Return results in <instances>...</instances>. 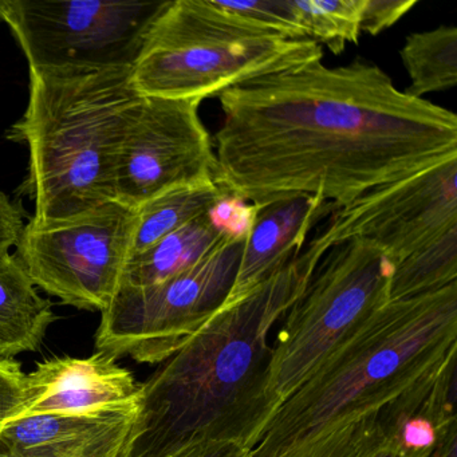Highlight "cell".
<instances>
[{"label": "cell", "mask_w": 457, "mask_h": 457, "mask_svg": "<svg viewBox=\"0 0 457 457\" xmlns=\"http://www.w3.org/2000/svg\"><path fill=\"white\" fill-rule=\"evenodd\" d=\"M312 39H288L224 9L219 0L164 2L132 68L144 97H218L243 82L322 60Z\"/></svg>", "instance_id": "5b68a950"}, {"label": "cell", "mask_w": 457, "mask_h": 457, "mask_svg": "<svg viewBox=\"0 0 457 457\" xmlns=\"http://www.w3.org/2000/svg\"><path fill=\"white\" fill-rule=\"evenodd\" d=\"M130 435L127 438L117 441V443L112 444V445L106 446L103 451L97 452V453L92 454L89 457H125L127 453L128 441H129Z\"/></svg>", "instance_id": "f1b7e54d"}, {"label": "cell", "mask_w": 457, "mask_h": 457, "mask_svg": "<svg viewBox=\"0 0 457 457\" xmlns=\"http://www.w3.org/2000/svg\"><path fill=\"white\" fill-rule=\"evenodd\" d=\"M245 237H227L196 266L164 282L120 286L101 312L97 352L138 363H162L172 357L226 303Z\"/></svg>", "instance_id": "52a82bcc"}, {"label": "cell", "mask_w": 457, "mask_h": 457, "mask_svg": "<svg viewBox=\"0 0 457 457\" xmlns=\"http://www.w3.org/2000/svg\"><path fill=\"white\" fill-rule=\"evenodd\" d=\"M457 282V226L393 267L390 301L413 298Z\"/></svg>", "instance_id": "44dd1931"}, {"label": "cell", "mask_w": 457, "mask_h": 457, "mask_svg": "<svg viewBox=\"0 0 457 457\" xmlns=\"http://www.w3.org/2000/svg\"><path fill=\"white\" fill-rule=\"evenodd\" d=\"M229 237L245 235L229 234L213 207L210 212L170 232L143 253L130 256L121 285L145 287L164 282L196 266Z\"/></svg>", "instance_id": "e0dca14e"}, {"label": "cell", "mask_w": 457, "mask_h": 457, "mask_svg": "<svg viewBox=\"0 0 457 457\" xmlns=\"http://www.w3.org/2000/svg\"><path fill=\"white\" fill-rule=\"evenodd\" d=\"M164 2L0 0L29 69L133 68Z\"/></svg>", "instance_id": "9c48e42d"}, {"label": "cell", "mask_w": 457, "mask_h": 457, "mask_svg": "<svg viewBox=\"0 0 457 457\" xmlns=\"http://www.w3.org/2000/svg\"><path fill=\"white\" fill-rule=\"evenodd\" d=\"M363 0H290V7L306 38L326 45L333 54L361 37Z\"/></svg>", "instance_id": "7402d4cb"}, {"label": "cell", "mask_w": 457, "mask_h": 457, "mask_svg": "<svg viewBox=\"0 0 457 457\" xmlns=\"http://www.w3.org/2000/svg\"><path fill=\"white\" fill-rule=\"evenodd\" d=\"M457 350V282L389 301L285 401L248 457H278L347 416L378 411Z\"/></svg>", "instance_id": "3957f363"}, {"label": "cell", "mask_w": 457, "mask_h": 457, "mask_svg": "<svg viewBox=\"0 0 457 457\" xmlns=\"http://www.w3.org/2000/svg\"><path fill=\"white\" fill-rule=\"evenodd\" d=\"M23 218L25 215L21 205L0 191V251H10L15 247L25 227Z\"/></svg>", "instance_id": "484cf974"}, {"label": "cell", "mask_w": 457, "mask_h": 457, "mask_svg": "<svg viewBox=\"0 0 457 457\" xmlns=\"http://www.w3.org/2000/svg\"><path fill=\"white\" fill-rule=\"evenodd\" d=\"M302 250L245 298L224 303L141 384L140 409L125 457H168L203 441L253 449L282 403L270 389L274 323L317 269Z\"/></svg>", "instance_id": "7a4b0ae2"}, {"label": "cell", "mask_w": 457, "mask_h": 457, "mask_svg": "<svg viewBox=\"0 0 457 457\" xmlns=\"http://www.w3.org/2000/svg\"><path fill=\"white\" fill-rule=\"evenodd\" d=\"M140 397L84 414H34L6 422L0 457H89L132 433Z\"/></svg>", "instance_id": "4fadbf2b"}, {"label": "cell", "mask_w": 457, "mask_h": 457, "mask_svg": "<svg viewBox=\"0 0 457 457\" xmlns=\"http://www.w3.org/2000/svg\"><path fill=\"white\" fill-rule=\"evenodd\" d=\"M200 104L143 96L117 154V203L137 210L165 192L213 180L215 148Z\"/></svg>", "instance_id": "8fae6325"}, {"label": "cell", "mask_w": 457, "mask_h": 457, "mask_svg": "<svg viewBox=\"0 0 457 457\" xmlns=\"http://www.w3.org/2000/svg\"><path fill=\"white\" fill-rule=\"evenodd\" d=\"M457 350L378 411L400 457H429L441 435L456 427Z\"/></svg>", "instance_id": "9a60e30c"}, {"label": "cell", "mask_w": 457, "mask_h": 457, "mask_svg": "<svg viewBox=\"0 0 457 457\" xmlns=\"http://www.w3.org/2000/svg\"><path fill=\"white\" fill-rule=\"evenodd\" d=\"M392 272L385 253L362 239L339 243L322 256L272 347L270 389L280 403L390 301Z\"/></svg>", "instance_id": "8992f818"}, {"label": "cell", "mask_w": 457, "mask_h": 457, "mask_svg": "<svg viewBox=\"0 0 457 457\" xmlns=\"http://www.w3.org/2000/svg\"><path fill=\"white\" fill-rule=\"evenodd\" d=\"M457 226V157L376 187L331 213L307 248L322 258L350 239L370 242L387 261L400 263Z\"/></svg>", "instance_id": "30bf717a"}, {"label": "cell", "mask_w": 457, "mask_h": 457, "mask_svg": "<svg viewBox=\"0 0 457 457\" xmlns=\"http://www.w3.org/2000/svg\"><path fill=\"white\" fill-rule=\"evenodd\" d=\"M378 411L345 417L278 457H395Z\"/></svg>", "instance_id": "ffe728a7"}, {"label": "cell", "mask_w": 457, "mask_h": 457, "mask_svg": "<svg viewBox=\"0 0 457 457\" xmlns=\"http://www.w3.org/2000/svg\"><path fill=\"white\" fill-rule=\"evenodd\" d=\"M226 303L239 301L303 250L310 231L338 207L317 196H296L255 205Z\"/></svg>", "instance_id": "5bb4252c"}, {"label": "cell", "mask_w": 457, "mask_h": 457, "mask_svg": "<svg viewBox=\"0 0 457 457\" xmlns=\"http://www.w3.org/2000/svg\"><path fill=\"white\" fill-rule=\"evenodd\" d=\"M25 114L9 130L29 149L23 195L33 223L66 220L114 199L117 154L143 96L132 68L29 69Z\"/></svg>", "instance_id": "277c9868"}, {"label": "cell", "mask_w": 457, "mask_h": 457, "mask_svg": "<svg viewBox=\"0 0 457 457\" xmlns=\"http://www.w3.org/2000/svg\"><path fill=\"white\" fill-rule=\"evenodd\" d=\"M25 379L26 373L20 362L0 357V430L22 409Z\"/></svg>", "instance_id": "cb8c5ba5"}, {"label": "cell", "mask_w": 457, "mask_h": 457, "mask_svg": "<svg viewBox=\"0 0 457 457\" xmlns=\"http://www.w3.org/2000/svg\"><path fill=\"white\" fill-rule=\"evenodd\" d=\"M53 303L10 251H0V357L37 352L55 322Z\"/></svg>", "instance_id": "2e32d148"}, {"label": "cell", "mask_w": 457, "mask_h": 457, "mask_svg": "<svg viewBox=\"0 0 457 457\" xmlns=\"http://www.w3.org/2000/svg\"><path fill=\"white\" fill-rule=\"evenodd\" d=\"M136 227V210L109 202L66 220L29 221L14 255L45 293L101 312L121 286Z\"/></svg>", "instance_id": "ba28073f"}, {"label": "cell", "mask_w": 457, "mask_h": 457, "mask_svg": "<svg viewBox=\"0 0 457 457\" xmlns=\"http://www.w3.org/2000/svg\"><path fill=\"white\" fill-rule=\"evenodd\" d=\"M250 449L226 441H203L184 446L168 457H248Z\"/></svg>", "instance_id": "4316f807"}, {"label": "cell", "mask_w": 457, "mask_h": 457, "mask_svg": "<svg viewBox=\"0 0 457 457\" xmlns=\"http://www.w3.org/2000/svg\"><path fill=\"white\" fill-rule=\"evenodd\" d=\"M395 457H400V456H397V454H395Z\"/></svg>", "instance_id": "f546056e"}, {"label": "cell", "mask_w": 457, "mask_h": 457, "mask_svg": "<svg viewBox=\"0 0 457 457\" xmlns=\"http://www.w3.org/2000/svg\"><path fill=\"white\" fill-rule=\"evenodd\" d=\"M417 0H363L361 34L378 36L416 7Z\"/></svg>", "instance_id": "d4e9b609"}, {"label": "cell", "mask_w": 457, "mask_h": 457, "mask_svg": "<svg viewBox=\"0 0 457 457\" xmlns=\"http://www.w3.org/2000/svg\"><path fill=\"white\" fill-rule=\"evenodd\" d=\"M224 9L248 18L288 39H304L303 29L299 25L290 7V0H251V2H223ZM309 39V38H307Z\"/></svg>", "instance_id": "603a6c76"}, {"label": "cell", "mask_w": 457, "mask_h": 457, "mask_svg": "<svg viewBox=\"0 0 457 457\" xmlns=\"http://www.w3.org/2000/svg\"><path fill=\"white\" fill-rule=\"evenodd\" d=\"M228 195L215 181H205L165 192L137 208V227L130 256L143 253L170 232L210 212Z\"/></svg>", "instance_id": "ac0fdd59"}, {"label": "cell", "mask_w": 457, "mask_h": 457, "mask_svg": "<svg viewBox=\"0 0 457 457\" xmlns=\"http://www.w3.org/2000/svg\"><path fill=\"white\" fill-rule=\"evenodd\" d=\"M141 384L116 358L97 352L87 358L54 357L26 374L25 400L14 419L34 414H84L140 397Z\"/></svg>", "instance_id": "7c38bea8"}, {"label": "cell", "mask_w": 457, "mask_h": 457, "mask_svg": "<svg viewBox=\"0 0 457 457\" xmlns=\"http://www.w3.org/2000/svg\"><path fill=\"white\" fill-rule=\"evenodd\" d=\"M213 181L248 204L317 196L336 207L457 157V116L397 89L374 63L322 60L218 96Z\"/></svg>", "instance_id": "6da1fadb"}, {"label": "cell", "mask_w": 457, "mask_h": 457, "mask_svg": "<svg viewBox=\"0 0 457 457\" xmlns=\"http://www.w3.org/2000/svg\"><path fill=\"white\" fill-rule=\"evenodd\" d=\"M411 84L406 95L424 98L457 85V29L440 26L406 37L400 52Z\"/></svg>", "instance_id": "d6986e66"}, {"label": "cell", "mask_w": 457, "mask_h": 457, "mask_svg": "<svg viewBox=\"0 0 457 457\" xmlns=\"http://www.w3.org/2000/svg\"><path fill=\"white\" fill-rule=\"evenodd\" d=\"M429 457H457V425L441 435Z\"/></svg>", "instance_id": "83f0119b"}]
</instances>
